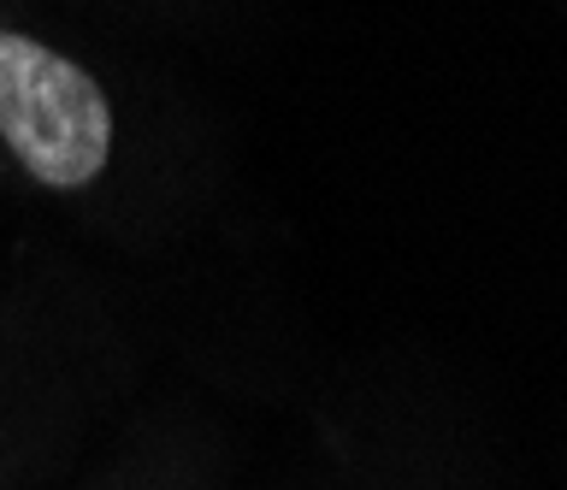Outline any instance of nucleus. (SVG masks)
<instances>
[{
    "label": "nucleus",
    "instance_id": "obj_1",
    "mask_svg": "<svg viewBox=\"0 0 567 490\" xmlns=\"http://www.w3.org/2000/svg\"><path fill=\"white\" fill-rule=\"evenodd\" d=\"M0 136L48 189H83L113 154V107L78 60L0 30Z\"/></svg>",
    "mask_w": 567,
    "mask_h": 490
}]
</instances>
